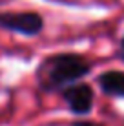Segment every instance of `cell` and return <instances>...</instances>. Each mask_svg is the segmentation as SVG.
Masks as SVG:
<instances>
[{"label": "cell", "instance_id": "8992f818", "mask_svg": "<svg viewBox=\"0 0 124 126\" xmlns=\"http://www.w3.org/2000/svg\"><path fill=\"white\" fill-rule=\"evenodd\" d=\"M119 55H121V59H122V62H124V35H122V38H121V49H119Z\"/></svg>", "mask_w": 124, "mask_h": 126}, {"label": "cell", "instance_id": "5b68a950", "mask_svg": "<svg viewBox=\"0 0 124 126\" xmlns=\"http://www.w3.org/2000/svg\"><path fill=\"white\" fill-rule=\"evenodd\" d=\"M73 126H100L97 123H86V121H79V123H75Z\"/></svg>", "mask_w": 124, "mask_h": 126}, {"label": "cell", "instance_id": "6da1fadb", "mask_svg": "<svg viewBox=\"0 0 124 126\" xmlns=\"http://www.w3.org/2000/svg\"><path fill=\"white\" fill-rule=\"evenodd\" d=\"M91 71V64L82 55L77 53H58L46 59L38 66V84L44 92L66 90L73 86L75 80L82 79Z\"/></svg>", "mask_w": 124, "mask_h": 126}, {"label": "cell", "instance_id": "7a4b0ae2", "mask_svg": "<svg viewBox=\"0 0 124 126\" xmlns=\"http://www.w3.org/2000/svg\"><path fill=\"white\" fill-rule=\"evenodd\" d=\"M0 28L13 33H20L24 37H35L42 31L44 20L38 13L20 11V13H0Z\"/></svg>", "mask_w": 124, "mask_h": 126}, {"label": "cell", "instance_id": "3957f363", "mask_svg": "<svg viewBox=\"0 0 124 126\" xmlns=\"http://www.w3.org/2000/svg\"><path fill=\"white\" fill-rule=\"evenodd\" d=\"M62 99L66 101L69 111L75 115H88L93 108V90L89 84H73L62 92Z\"/></svg>", "mask_w": 124, "mask_h": 126}, {"label": "cell", "instance_id": "277c9868", "mask_svg": "<svg viewBox=\"0 0 124 126\" xmlns=\"http://www.w3.org/2000/svg\"><path fill=\"white\" fill-rule=\"evenodd\" d=\"M97 84L106 95L124 99V71L110 69L97 77Z\"/></svg>", "mask_w": 124, "mask_h": 126}]
</instances>
